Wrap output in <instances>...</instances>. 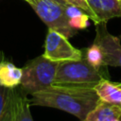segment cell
<instances>
[{
    "instance_id": "6da1fadb",
    "label": "cell",
    "mask_w": 121,
    "mask_h": 121,
    "mask_svg": "<svg viewBox=\"0 0 121 121\" xmlns=\"http://www.w3.org/2000/svg\"><path fill=\"white\" fill-rule=\"evenodd\" d=\"M30 95V105L59 109L75 115L80 121L100 101L94 87L84 86L52 84Z\"/></svg>"
},
{
    "instance_id": "7a4b0ae2",
    "label": "cell",
    "mask_w": 121,
    "mask_h": 121,
    "mask_svg": "<svg viewBox=\"0 0 121 121\" xmlns=\"http://www.w3.org/2000/svg\"><path fill=\"white\" fill-rule=\"evenodd\" d=\"M102 69L95 68L83 57L80 60L61 61L57 67L53 84L95 87L101 79L109 78Z\"/></svg>"
},
{
    "instance_id": "3957f363",
    "label": "cell",
    "mask_w": 121,
    "mask_h": 121,
    "mask_svg": "<svg viewBox=\"0 0 121 121\" xmlns=\"http://www.w3.org/2000/svg\"><path fill=\"white\" fill-rule=\"evenodd\" d=\"M59 62L41 55L28 60L22 68L20 90L26 95L42 91L53 84Z\"/></svg>"
},
{
    "instance_id": "277c9868",
    "label": "cell",
    "mask_w": 121,
    "mask_h": 121,
    "mask_svg": "<svg viewBox=\"0 0 121 121\" xmlns=\"http://www.w3.org/2000/svg\"><path fill=\"white\" fill-rule=\"evenodd\" d=\"M34 9L41 20L48 26L67 38L73 37L77 30L73 29L65 15L64 8L67 5L60 4L55 0H25Z\"/></svg>"
},
{
    "instance_id": "5b68a950",
    "label": "cell",
    "mask_w": 121,
    "mask_h": 121,
    "mask_svg": "<svg viewBox=\"0 0 121 121\" xmlns=\"http://www.w3.org/2000/svg\"><path fill=\"white\" fill-rule=\"evenodd\" d=\"M43 55L52 61L61 62L80 60L82 58V50L73 46L68 41V38L63 34L48 28Z\"/></svg>"
},
{
    "instance_id": "8992f818",
    "label": "cell",
    "mask_w": 121,
    "mask_h": 121,
    "mask_svg": "<svg viewBox=\"0 0 121 121\" xmlns=\"http://www.w3.org/2000/svg\"><path fill=\"white\" fill-rule=\"evenodd\" d=\"M95 38L94 43L99 45L103 53L104 66L121 67V43L120 38L111 34L106 22L95 25Z\"/></svg>"
},
{
    "instance_id": "52a82bcc",
    "label": "cell",
    "mask_w": 121,
    "mask_h": 121,
    "mask_svg": "<svg viewBox=\"0 0 121 121\" xmlns=\"http://www.w3.org/2000/svg\"><path fill=\"white\" fill-rule=\"evenodd\" d=\"M94 88L100 100L121 107V82L103 78Z\"/></svg>"
},
{
    "instance_id": "ba28073f",
    "label": "cell",
    "mask_w": 121,
    "mask_h": 121,
    "mask_svg": "<svg viewBox=\"0 0 121 121\" xmlns=\"http://www.w3.org/2000/svg\"><path fill=\"white\" fill-rule=\"evenodd\" d=\"M23 76L22 68L5 60L0 52V85L8 88H16L20 85Z\"/></svg>"
},
{
    "instance_id": "9c48e42d",
    "label": "cell",
    "mask_w": 121,
    "mask_h": 121,
    "mask_svg": "<svg viewBox=\"0 0 121 121\" xmlns=\"http://www.w3.org/2000/svg\"><path fill=\"white\" fill-rule=\"evenodd\" d=\"M121 117V107L100 100L83 121H113Z\"/></svg>"
},
{
    "instance_id": "30bf717a",
    "label": "cell",
    "mask_w": 121,
    "mask_h": 121,
    "mask_svg": "<svg viewBox=\"0 0 121 121\" xmlns=\"http://www.w3.org/2000/svg\"><path fill=\"white\" fill-rule=\"evenodd\" d=\"M16 94V88L0 85V121H12Z\"/></svg>"
},
{
    "instance_id": "8fae6325",
    "label": "cell",
    "mask_w": 121,
    "mask_h": 121,
    "mask_svg": "<svg viewBox=\"0 0 121 121\" xmlns=\"http://www.w3.org/2000/svg\"><path fill=\"white\" fill-rule=\"evenodd\" d=\"M12 121H33L30 112V103L26 95L21 90H17Z\"/></svg>"
},
{
    "instance_id": "7c38bea8",
    "label": "cell",
    "mask_w": 121,
    "mask_h": 121,
    "mask_svg": "<svg viewBox=\"0 0 121 121\" xmlns=\"http://www.w3.org/2000/svg\"><path fill=\"white\" fill-rule=\"evenodd\" d=\"M64 11L68 20V24L73 29H84L88 26L90 17L79 8L67 4L64 8Z\"/></svg>"
},
{
    "instance_id": "4fadbf2b",
    "label": "cell",
    "mask_w": 121,
    "mask_h": 121,
    "mask_svg": "<svg viewBox=\"0 0 121 121\" xmlns=\"http://www.w3.org/2000/svg\"><path fill=\"white\" fill-rule=\"evenodd\" d=\"M101 22L121 17V2L118 0H100Z\"/></svg>"
},
{
    "instance_id": "5bb4252c",
    "label": "cell",
    "mask_w": 121,
    "mask_h": 121,
    "mask_svg": "<svg viewBox=\"0 0 121 121\" xmlns=\"http://www.w3.org/2000/svg\"><path fill=\"white\" fill-rule=\"evenodd\" d=\"M82 57L95 68L96 69H102L104 67L103 64V53L99 45L93 43L91 46L84 49L82 51Z\"/></svg>"
},
{
    "instance_id": "9a60e30c",
    "label": "cell",
    "mask_w": 121,
    "mask_h": 121,
    "mask_svg": "<svg viewBox=\"0 0 121 121\" xmlns=\"http://www.w3.org/2000/svg\"><path fill=\"white\" fill-rule=\"evenodd\" d=\"M66 4H69V5H72V6H75V7H78L80 9H82L85 13H87L90 17V19L94 22V14H93V11L87 2V0H63Z\"/></svg>"
},
{
    "instance_id": "2e32d148",
    "label": "cell",
    "mask_w": 121,
    "mask_h": 121,
    "mask_svg": "<svg viewBox=\"0 0 121 121\" xmlns=\"http://www.w3.org/2000/svg\"><path fill=\"white\" fill-rule=\"evenodd\" d=\"M55 1H57V2H59L60 4H62V5H66V3L63 1V0H55Z\"/></svg>"
},
{
    "instance_id": "e0dca14e",
    "label": "cell",
    "mask_w": 121,
    "mask_h": 121,
    "mask_svg": "<svg viewBox=\"0 0 121 121\" xmlns=\"http://www.w3.org/2000/svg\"><path fill=\"white\" fill-rule=\"evenodd\" d=\"M113 121H121V118H119V119H115V120H113Z\"/></svg>"
},
{
    "instance_id": "ac0fdd59",
    "label": "cell",
    "mask_w": 121,
    "mask_h": 121,
    "mask_svg": "<svg viewBox=\"0 0 121 121\" xmlns=\"http://www.w3.org/2000/svg\"><path fill=\"white\" fill-rule=\"evenodd\" d=\"M118 1H120V2H121V0H118Z\"/></svg>"
},
{
    "instance_id": "d6986e66",
    "label": "cell",
    "mask_w": 121,
    "mask_h": 121,
    "mask_svg": "<svg viewBox=\"0 0 121 121\" xmlns=\"http://www.w3.org/2000/svg\"><path fill=\"white\" fill-rule=\"evenodd\" d=\"M120 118H121V117H120Z\"/></svg>"
}]
</instances>
